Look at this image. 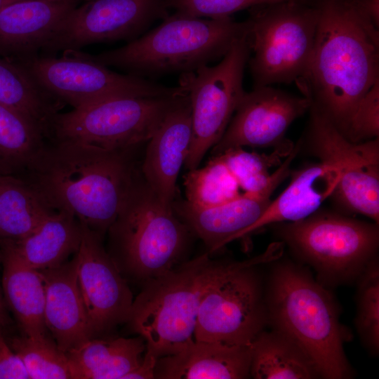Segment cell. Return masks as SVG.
I'll return each mask as SVG.
<instances>
[{"label":"cell","instance_id":"d4e9b609","mask_svg":"<svg viewBox=\"0 0 379 379\" xmlns=\"http://www.w3.org/2000/svg\"><path fill=\"white\" fill-rule=\"evenodd\" d=\"M250 348L252 378H321L309 354L292 338L278 331L264 329L250 343Z\"/></svg>","mask_w":379,"mask_h":379},{"label":"cell","instance_id":"7a4b0ae2","mask_svg":"<svg viewBox=\"0 0 379 379\" xmlns=\"http://www.w3.org/2000/svg\"><path fill=\"white\" fill-rule=\"evenodd\" d=\"M131 150L48 140L18 177L52 210L72 215L104 238L138 177Z\"/></svg>","mask_w":379,"mask_h":379},{"label":"cell","instance_id":"e0dca14e","mask_svg":"<svg viewBox=\"0 0 379 379\" xmlns=\"http://www.w3.org/2000/svg\"><path fill=\"white\" fill-rule=\"evenodd\" d=\"M192 139L191 107L185 95L168 112L147 141L142 164L143 179L165 204L175 201L176 181Z\"/></svg>","mask_w":379,"mask_h":379},{"label":"cell","instance_id":"52a82bcc","mask_svg":"<svg viewBox=\"0 0 379 379\" xmlns=\"http://www.w3.org/2000/svg\"><path fill=\"white\" fill-rule=\"evenodd\" d=\"M215 264L206 252L142 286L126 322L157 359L196 340L201 298Z\"/></svg>","mask_w":379,"mask_h":379},{"label":"cell","instance_id":"d6986e66","mask_svg":"<svg viewBox=\"0 0 379 379\" xmlns=\"http://www.w3.org/2000/svg\"><path fill=\"white\" fill-rule=\"evenodd\" d=\"M40 272L45 286V326L67 353L93 338L77 283L74 255L59 266Z\"/></svg>","mask_w":379,"mask_h":379},{"label":"cell","instance_id":"8fae6325","mask_svg":"<svg viewBox=\"0 0 379 379\" xmlns=\"http://www.w3.org/2000/svg\"><path fill=\"white\" fill-rule=\"evenodd\" d=\"M185 95L119 97L60 112L53 124L51 140L109 150L133 149L150 139L168 112Z\"/></svg>","mask_w":379,"mask_h":379},{"label":"cell","instance_id":"ba28073f","mask_svg":"<svg viewBox=\"0 0 379 379\" xmlns=\"http://www.w3.org/2000/svg\"><path fill=\"white\" fill-rule=\"evenodd\" d=\"M274 225L280 241L329 289L355 283L378 257L379 229L375 222L317 211L300 220Z\"/></svg>","mask_w":379,"mask_h":379},{"label":"cell","instance_id":"277c9868","mask_svg":"<svg viewBox=\"0 0 379 379\" xmlns=\"http://www.w3.org/2000/svg\"><path fill=\"white\" fill-rule=\"evenodd\" d=\"M248 22L174 13L125 46L87 55L107 67L145 78L193 71L221 59L248 34Z\"/></svg>","mask_w":379,"mask_h":379},{"label":"cell","instance_id":"7402d4cb","mask_svg":"<svg viewBox=\"0 0 379 379\" xmlns=\"http://www.w3.org/2000/svg\"><path fill=\"white\" fill-rule=\"evenodd\" d=\"M1 241L2 288L5 299L25 334L46 331L45 286L39 270L25 263Z\"/></svg>","mask_w":379,"mask_h":379},{"label":"cell","instance_id":"484cf974","mask_svg":"<svg viewBox=\"0 0 379 379\" xmlns=\"http://www.w3.org/2000/svg\"><path fill=\"white\" fill-rule=\"evenodd\" d=\"M54 212L23 179L0 174L1 240L27 237Z\"/></svg>","mask_w":379,"mask_h":379},{"label":"cell","instance_id":"7c38bea8","mask_svg":"<svg viewBox=\"0 0 379 379\" xmlns=\"http://www.w3.org/2000/svg\"><path fill=\"white\" fill-rule=\"evenodd\" d=\"M247 34L217 65H205L180 77L179 86L186 89L191 107L192 139L184 165L188 171L198 168L208 150L221 139L246 93L243 78L250 55Z\"/></svg>","mask_w":379,"mask_h":379},{"label":"cell","instance_id":"ac0fdd59","mask_svg":"<svg viewBox=\"0 0 379 379\" xmlns=\"http://www.w3.org/2000/svg\"><path fill=\"white\" fill-rule=\"evenodd\" d=\"M276 186L247 194L220 205L201 206L185 201H173V209L194 236L205 244L210 254L241 238L262 215Z\"/></svg>","mask_w":379,"mask_h":379},{"label":"cell","instance_id":"e575fe53","mask_svg":"<svg viewBox=\"0 0 379 379\" xmlns=\"http://www.w3.org/2000/svg\"><path fill=\"white\" fill-rule=\"evenodd\" d=\"M157 357L145 351L140 364L128 373L124 379H154V372Z\"/></svg>","mask_w":379,"mask_h":379},{"label":"cell","instance_id":"603a6c76","mask_svg":"<svg viewBox=\"0 0 379 379\" xmlns=\"http://www.w3.org/2000/svg\"><path fill=\"white\" fill-rule=\"evenodd\" d=\"M81 236V223L74 216L55 211L27 237L3 241L25 263L41 271L67 261L79 249Z\"/></svg>","mask_w":379,"mask_h":379},{"label":"cell","instance_id":"ffe728a7","mask_svg":"<svg viewBox=\"0 0 379 379\" xmlns=\"http://www.w3.org/2000/svg\"><path fill=\"white\" fill-rule=\"evenodd\" d=\"M251 348L195 340L180 352L157 359L156 379L250 378Z\"/></svg>","mask_w":379,"mask_h":379},{"label":"cell","instance_id":"4dcf8cb0","mask_svg":"<svg viewBox=\"0 0 379 379\" xmlns=\"http://www.w3.org/2000/svg\"><path fill=\"white\" fill-rule=\"evenodd\" d=\"M355 284V328L364 347L376 357L379 354L378 257L370 262Z\"/></svg>","mask_w":379,"mask_h":379},{"label":"cell","instance_id":"6da1fadb","mask_svg":"<svg viewBox=\"0 0 379 379\" xmlns=\"http://www.w3.org/2000/svg\"><path fill=\"white\" fill-rule=\"evenodd\" d=\"M318 22L311 60L296 82L311 107L345 137L362 98L379 80V35L358 0H313Z\"/></svg>","mask_w":379,"mask_h":379},{"label":"cell","instance_id":"74e56055","mask_svg":"<svg viewBox=\"0 0 379 379\" xmlns=\"http://www.w3.org/2000/svg\"><path fill=\"white\" fill-rule=\"evenodd\" d=\"M0 310H1V301H0Z\"/></svg>","mask_w":379,"mask_h":379},{"label":"cell","instance_id":"44dd1931","mask_svg":"<svg viewBox=\"0 0 379 379\" xmlns=\"http://www.w3.org/2000/svg\"><path fill=\"white\" fill-rule=\"evenodd\" d=\"M340 177L338 166L321 161L298 171L244 237L270 225L295 222L312 215L331 197Z\"/></svg>","mask_w":379,"mask_h":379},{"label":"cell","instance_id":"83f0119b","mask_svg":"<svg viewBox=\"0 0 379 379\" xmlns=\"http://www.w3.org/2000/svg\"><path fill=\"white\" fill-rule=\"evenodd\" d=\"M48 140L45 132L34 121L0 102V174H22Z\"/></svg>","mask_w":379,"mask_h":379},{"label":"cell","instance_id":"1f68e13d","mask_svg":"<svg viewBox=\"0 0 379 379\" xmlns=\"http://www.w3.org/2000/svg\"><path fill=\"white\" fill-rule=\"evenodd\" d=\"M287 1L308 0H166L175 13L192 17L222 18L246 8Z\"/></svg>","mask_w":379,"mask_h":379},{"label":"cell","instance_id":"5bb4252c","mask_svg":"<svg viewBox=\"0 0 379 379\" xmlns=\"http://www.w3.org/2000/svg\"><path fill=\"white\" fill-rule=\"evenodd\" d=\"M74 254L78 286L95 338L126 322L133 296L114 262L105 248L103 238L84 224Z\"/></svg>","mask_w":379,"mask_h":379},{"label":"cell","instance_id":"cb8c5ba5","mask_svg":"<svg viewBox=\"0 0 379 379\" xmlns=\"http://www.w3.org/2000/svg\"><path fill=\"white\" fill-rule=\"evenodd\" d=\"M146 342L141 336L92 338L67 353L73 379H124L141 363Z\"/></svg>","mask_w":379,"mask_h":379},{"label":"cell","instance_id":"8d00e7d4","mask_svg":"<svg viewBox=\"0 0 379 379\" xmlns=\"http://www.w3.org/2000/svg\"><path fill=\"white\" fill-rule=\"evenodd\" d=\"M18 0H0V9L4 6Z\"/></svg>","mask_w":379,"mask_h":379},{"label":"cell","instance_id":"3957f363","mask_svg":"<svg viewBox=\"0 0 379 379\" xmlns=\"http://www.w3.org/2000/svg\"><path fill=\"white\" fill-rule=\"evenodd\" d=\"M266 268L267 326L295 341L314 361L321 378H353L344 350L351 335L340 321V309L330 289L307 266L284 255Z\"/></svg>","mask_w":379,"mask_h":379},{"label":"cell","instance_id":"30bf717a","mask_svg":"<svg viewBox=\"0 0 379 379\" xmlns=\"http://www.w3.org/2000/svg\"><path fill=\"white\" fill-rule=\"evenodd\" d=\"M62 56L36 54L18 60L47 94L73 109L119 97L164 98L187 95L181 86L170 87L143 77L120 74L80 51H65Z\"/></svg>","mask_w":379,"mask_h":379},{"label":"cell","instance_id":"4fadbf2b","mask_svg":"<svg viewBox=\"0 0 379 379\" xmlns=\"http://www.w3.org/2000/svg\"><path fill=\"white\" fill-rule=\"evenodd\" d=\"M166 0H84L63 20L40 51L55 56L59 51L138 38L158 19L168 15Z\"/></svg>","mask_w":379,"mask_h":379},{"label":"cell","instance_id":"d6a6232c","mask_svg":"<svg viewBox=\"0 0 379 379\" xmlns=\"http://www.w3.org/2000/svg\"><path fill=\"white\" fill-rule=\"evenodd\" d=\"M379 134V80L359 102L345 137L353 142L378 138Z\"/></svg>","mask_w":379,"mask_h":379},{"label":"cell","instance_id":"d590c367","mask_svg":"<svg viewBox=\"0 0 379 379\" xmlns=\"http://www.w3.org/2000/svg\"><path fill=\"white\" fill-rule=\"evenodd\" d=\"M358 3L368 18L379 27V0H358Z\"/></svg>","mask_w":379,"mask_h":379},{"label":"cell","instance_id":"9c48e42d","mask_svg":"<svg viewBox=\"0 0 379 379\" xmlns=\"http://www.w3.org/2000/svg\"><path fill=\"white\" fill-rule=\"evenodd\" d=\"M248 62L254 88L295 83L305 74L313 51L318 8L313 0L251 8Z\"/></svg>","mask_w":379,"mask_h":379},{"label":"cell","instance_id":"836d02e7","mask_svg":"<svg viewBox=\"0 0 379 379\" xmlns=\"http://www.w3.org/2000/svg\"><path fill=\"white\" fill-rule=\"evenodd\" d=\"M0 379H30L22 359L5 340L1 328Z\"/></svg>","mask_w":379,"mask_h":379},{"label":"cell","instance_id":"f1b7e54d","mask_svg":"<svg viewBox=\"0 0 379 379\" xmlns=\"http://www.w3.org/2000/svg\"><path fill=\"white\" fill-rule=\"evenodd\" d=\"M312 111L310 140L321 162L337 165L343 171L366 164L379 163L378 138L363 143L345 137L325 116Z\"/></svg>","mask_w":379,"mask_h":379},{"label":"cell","instance_id":"8992f818","mask_svg":"<svg viewBox=\"0 0 379 379\" xmlns=\"http://www.w3.org/2000/svg\"><path fill=\"white\" fill-rule=\"evenodd\" d=\"M281 241L242 261L217 260L199 307L196 340L248 345L267 326L265 267L284 255Z\"/></svg>","mask_w":379,"mask_h":379},{"label":"cell","instance_id":"f546056e","mask_svg":"<svg viewBox=\"0 0 379 379\" xmlns=\"http://www.w3.org/2000/svg\"><path fill=\"white\" fill-rule=\"evenodd\" d=\"M22 359L31 379H73L70 360L46 332L25 334L8 343Z\"/></svg>","mask_w":379,"mask_h":379},{"label":"cell","instance_id":"9a60e30c","mask_svg":"<svg viewBox=\"0 0 379 379\" xmlns=\"http://www.w3.org/2000/svg\"><path fill=\"white\" fill-rule=\"evenodd\" d=\"M311 101L271 86L245 93L213 155L232 147L276 148L291 145L284 140L293 121L311 107Z\"/></svg>","mask_w":379,"mask_h":379},{"label":"cell","instance_id":"2e32d148","mask_svg":"<svg viewBox=\"0 0 379 379\" xmlns=\"http://www.w3.org/2000/svg\"><path fill=\"white\" fill-rule=\"evenodd\" d=\"M84 0H18L0 9V57L38 54L68 15Z\"/></svg>","mask_w":379,"mask_h":379},{"label":"cell","instance_id":"4316f807","mask_svg":"<svg viewBox=\"0 0 379 379\" xmlns=\"http://www.w3.org/2000/svg\"><path fill=\"white\" fill-rule=\"evenodd\" d=\"M0 102L38 124L48 139L62 103L42 90L19 65L0 57Z\"/></svg>","mask_w":379,"mask_h":379},{"label":"cell","instance_id":"5b68a950","mask_svg":"<svg viewBox=\"0 0 379 379\" xmlns=\"http://www.w3.org/2000/svg\"><path fill=\"white\" fill-rule=\"evenodd\" d=\"M107 233V251L120 273L141 286L186 261L194 236L138 175Z\"/></svg>","mask_w":379,"mask_h":379}]
</instances>
